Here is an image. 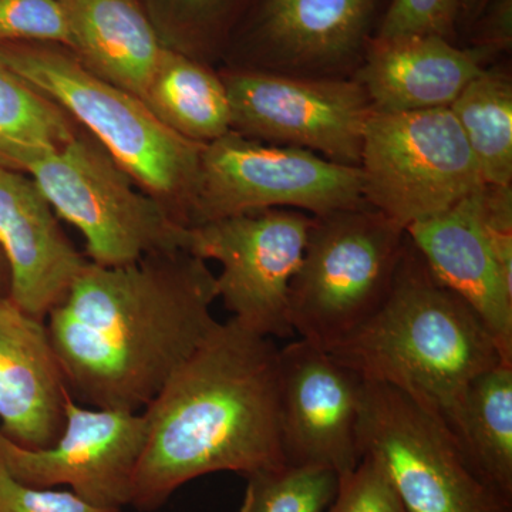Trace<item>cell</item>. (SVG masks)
I'll use <instances>...</instances> for the list:
<instances>
[{
	"instance_id": "obj_1",
	"label": "cell",
	"mask_w": 512,
	"mask_h": 512,
	"mask_svg": "<svg viewBox=\"0 0 512 512\" xmlns=\"http://www.w3.org/2000/svg\"><path fill=\"white\" fill-rule=\"evenodd\" d=\"M217 299L207 261L184 249L117 266L89 261L46 319L73 399L143 412L220 323Z\"/></svg>"
},
{
	"instance_id": "obj_2",
	"label": "cell",
	"mask_w": 512,
	"mask_h": 512,
	"mask_svg": "<svg viewBox=\"0 0 512 512\" xmlns=\"http://www.w3.org/2000/svg\"><path fill=\"white\" fill-rule=\"evenodd\" d=\"M147 440L130 505L156 511L207 474L286 464L279 349L237 319L218 323L143 410Z\"/></svg>"
},
{
	"instance_id": "obj_3",
	"label": "cell",
	"mask_w": 512,
	"mask_h": 512,
	"mask_svg": "<svg viewBox=\"0 0 512 512\" xmlns=\"http://www.w3.org/2000/svg\"><path fill=\"white\" fill-rule=\"evenodd\" d=\"M326 352L366 382L409 394L446 423L477 376L512 365L473 308L431 274L409 237L382 305Z\"/></svg>"
},
{
	"instance_id": "obj_4",
	"label": "cell",
	"mask_w": 512,
	"mask_h": 512,
	"mask_svg": "<svg viewBox=\"0 0 512 512\" xmlns=\"http://www.w3.org/2000/svg\"><path fill=\"white\" fill-rule=\"evenodd\" d=\"M0 62L55 101L134 181L190 227L205 146L178 136L137 96L87 69L53 43L0 46Z\"/></svg>"
},
{
	"instance_id": "obj_5",
	"label": "cell",
	"mask_w": 512,
	"mask_h": 512,
	"mask_svg": "<svg viewBox=\"0 0 512 512\" xmlns=\"http://www.w3.org/2000/svg\"><path fill=\"white\" fill-rule=\"evenodd\" d=\"M406 229L370 205L313 217L289 289V322L323 350L382 305L406 248Z\"/></svg>"
},
{
	"instance_id": "obj_6",
	"label": "cell",
	"mask_w": 512,
	"mask_h": 512,
	"mask_svg": "<svg viewBox=\"0 0 512 512\" xmlns=\"http://www.w3.org/2000/svg\"><path fill=\"white\" fill-rule=\"evenodd\" d=\"M57 217L86 241L93 264H130L148 254L183 249L184 225L87 131L59 150L36 158L25 171Z\"/></svg>"
},
{
	"instance_id": "obj_7",
	"label": "cell",
	"mask_w": 512,
	"mask_h": 512,
	"mask_svg": "<svg viewBox=\"0 0 512 512\" xmlns=\"http://www.w3.org/2000/svg\"><path fill=\"white\" fill-rule=\"evenodd\" d=\"M356 437L360 460L375 461L407 512H512L446 420L390 384L363 382Z\"/></svg>"
},
{
	"instance_id": "obj_8",
	"label": "cell",
	"mask_w": 512,
	"mask_h": 512,
	"mask_svg": "<svg viewBox=\"0 0 512 512\" xmlns=\"http://www.w3.org/2000/svg\"><path fill=\"white\" fill-rule=\"evenodd\" d=\"M359 168L366 204L404 229L450 210L485 185L450 107L373 110Z\"/></svg>"
},
{
	"instance_id": "obj_9",
	"label": "cell",
	"mask_w": 512,
	"mask_h": 512,
	"mask_svg": "<svg viewBox=\"0 0 512 512\" xmlns=\"http://www.w3.org/2000/svg\"><path fill=\"white\" fill-rule=\"evenodd\" d=\"M365 205L359 167L229 131L202 150L191 225L275 208L320 217Z\"/></svg>"
},
{
	"instance_id": "obj_10",
	"label": "cell",
	"mask_w": 512,
	"mask_h": 512,
	"mask_svg": "<svg viewBox=\"0 0 512 512\" xmlns=\"http://www.w3.org/2000/svg\"><path fill=\"white\" fill-rule=\"evenodd\" d=\"M312 215L264 210L185 228L183 249L217 261V296L245 328L266 338L293 335L289 289L305 254Z\"/></svg>"
},
{
	"instance_id": "obj_11",
	"label": "cell",
	"mask_w": 512,
	"mask_h": 512,
	"mask_svg": "<svg viewBox=\"0 0 512 512\" xmlns=\"http://www.w3.org/2000/svg\"><path fill=\"white\" fill-rule=\"evenodd\" d=\"M220 74L232 131L359 167L373 106L353 77H299L242 67H227Z\"/></svg>"
},
{
	"instance_id": "obj_12",
	"label": "cell",
	"mask_w": 512,
	"mask_h": 512,
	"mask_svg": "<svg viewBox=\"0 0 512 512\" xmlns=\"http://www.w3.org/2000/svg\"><path fill=\"white\" fill-rule=\"evenodd\" d=\"M389 0H255L225 57L242 69L350 79Z\"/></svg>"
},
{
	"instance_id": "obj_13",
	"label": "cell",
	"mask_w": 512,
	"mask_h": 512,
	"mask_svg": "<svg viewBox=\"0 0 512 512\" xmlns=\"http://www.w3.org/2000/svg\"><path fill=\"white\" fill-rule=\"evenodd\" d=\"M147 440L143 412L96 409L69 394L66 419L52 447L29 450L0 434V463L19 483L37 488L69 485L94 505H130L134 476Z\"/></svg>"
},
{
	"instance_id": "obj_14",
	"label": "cell",
	"mask_w": 512,
	"mask_h": 512,
	"mask_svg": "<svg viewBox=\"0 0 512 512\" xmlns=\"http://www.w3.org/2000/svg\"><path fill=\"white\" fill-rule=\"evenodd\" d=\"M279 382L286 464L329 468L340 477L355 470L365 380L326 350L299 339L279 349Z\"/></svg>"
},
{
	"instance_id": "obj_15",
	"label": "cell",
	"mask_w": 512,
	"mask_h": 512,
	"mask_svg": "<svg viewBox=\"0 0 512 512\" xmlns=\"http://www.w3.org/2000/svg\"><path fill=\"white\" fill-rule=\"evenodd\" d=\"M0 251L9 269L10 301L45 322L89 264L32 178L3 165Z\"/></svg>"
},
{
	"instance_id": "obj_16",
	"label": "cell",
	"mask_w": 512,
	"mask_h": 512,
	"mask_svg": "<svg viewBox=\"0 0 512 512\" xmlns=\"http://www.w3.org/2000/svg\"><path fill=\"white\" fill-rule=\"evenodd\" d=\"M478 191L436 217L414 222L406 234L431 274L473 308L512 363V271L494 251Z\"/></svg>"
},
{
	"instance_id": "obj_17",
	"label": "cell",
	"mask_w": 512,
	"mask_h": 512,
	"mask_svg": "<svg viewBox=\"0 0 512 512\" xmlns=\"http://www.w3.org/2000/svg\"><path fill=\"white\" fill-rule=\"evenodd\" d=\"M69 394L45 320L0 302V434L29 450L52 447Z\"/></svg>"
},
{
	"instance_id": "obj_18",
	"label": "cell",
	"mask_w": 512,
	"mask_h": 512,
	"mask_svg": "<svg viewBox=\"0 0 512 512\" xmlns=\"http://www.w3.org/2000/svg\"><path fill=\"white\" fill-rule=\"evenodd\" d=\"M491 63L481 50L443 37H375L353 79L380 113L448 109Z\"/></svg>"
},
{
	"instance_id": "obj_19",
	"label": "cell",
	"mask_w": 512,
	"mask_h": 512,
	"mask_svg": "<svg viewBox=\"0 0 512 512\" xmlns=\"http://www.w3.org/2000/svg\"><path fill=\"white\" fill-rule=\"evenodd\" d=\"M72 52L97 76L141 100L163 43L143 0H59Z\"/></svg>"
},
{
	"instance_id": "obj_20",
	"label": "cell",
	"mask_w": 512,
	"mask_h": 512,
	"mask_svg": "<svg viewBox=\"0 0 512 512\" xmlns=\"http://www.w3.org/2000/svg\"><path fill=\"white\" fill-rule=\"evenodd\" d=\"M141 101L165 127L192 143L207 144L231 130V106L220 72L164 47Z\"/></svg>"
},
{
	"instance_id": "obj_21",
	"label": "cell",
	"mask_w": 512,
	"mask_h": 512,
	"mask_svg": "<svg viewBox=\"0 0 512 512\" xmlns=\"http://www.w3.org/2000/svg\"><path fill=\"white\" fill-rule=\"evenodd\" d=\"M447 424L478 476L512 503V365L477 376Z\"/></svg>"
},
{
	"instance_id": "obj_22",
	"label": "cell",
	"mask_w": 512,
	"mask_h": 512,
	"mask_svg": "<svg viewBox=\"0 0 512 512\" xmlns=\"http://www.w3.org/2000/svg\"><path fill=\"white\" fill-rule=\"evenodd\" d=\"M485 184H512V77L491 63L450 106Z\"/></svg>"
},
{
	"instance_id": "obj_23",
	"label": "cell",
	"mask_w": 512,
	"mask_h": 512,
	"mask_svg": "<svg viewBox=\"0 0 512 512\" xmlns=\"http://www.w3.org/2000/svg\"><path fill=\"white\" fill-rule=\"evenodd\" d=\"M79 130L55 101L0 62V165L25 171L36 158L69 143Z\"/></svg>"
},
{
	"instance_id": "obj_24",
	"label": "cell",
	"mask_w": 512,
	"mask_h": 512,
	"mask_svg": "<svg viewBox=\"0 0 512 512\" xmlns=\"http://www.w3.org/2000/svg\"><path fill=\"white\" fill-rule=\"evenodd\" d=\"M255 0H143L167 49L210 64L225 57Z\"/></svg>"
},
{
	"instance_id": "obj_25",
	"label": "cell",
	"mask_w": 512,
	"mask_h": 512,
	"mask_svg": "<svg viewBox=\"0 0 512 512\" xmlns=\"http://www.w3.org/2000/svg\"><path fill=\"white\" fill-rule=\"evenodd\" d=\"M238 512H326L338 495L340 476L329 468L284 466L255 471Z\"/></svg>"
},
{
	"instance_id": "obj_26",
	"label": "cell",
	"mask_w": 512,
	"mask_h": 512,
	"mask_svg": "<svg viewBox=\"0 0 512 512\" xmlns=\"http://www.w3.org/2000/svg\"><path fill=\"white\" fill-rule=\"evenodd\" d=\"M10 43H53L72 50L59 0H0V46Z\"/></svg>"
},
{
	"instance_id": "obj_27",
	"label": "cell",
	"mask_w": 512,
	"mask_h": 512,
	"mask_svg": "<svg viewBox=\"0 0 512 512\" xmlns=\"http://www.w3.org/2000/svg\"><path fill=\"white\" fill-rule=\"evenodd\" d=\"M461 0H389L376 39L437 36L457 43Z\"/></svg>"
},
{
	"instance_id": "obj_28",
	"label": "cell",
	"mask_w": 512,
	"mask_h": 512,
	"mask_svg": "<svg viewBox=\"0 0 512 512\" xmlns=\"http://www.w3.org/2000/svg\"><path fill=\"white\" fill-rule=\"evenodd\" d=\"M326 512H407L383 471L369 457L340 477L338 495Z\"/></svg>"
},
{
	"instance_id": "obj_29",
	"label": "cell",
	"mask_w": 512,
	"mask_h": 512,
	"mask_svg": "<svg viewBox=\"0 0 512 512\" xmlns=\"http://www.w3.org/2000/svg\"><path fill=\"white\" fill-rule=\"evenodd\" d=\"M0 512H123L100 507L72 490L30 487L15 480L0 463Z\"/></svg>"
},
{
	"instance_id": "obj_30",
	"label": "cell",
	"mask_w": 512,
	"mask_h": 512,
	"mask_svg": "<svg viewBox=\"0 0 512 512\" xmlns=\"http://www.w3.org/2000/svg\"><path fill=\"white\" fill-rule=\"evenodd\" d=\"M468 47L495 60L510 55L512 47V0H491L467 30Z\"/></svg>"
},
{
	"instance_id": "obj_31",
	"label": "cell",
	"mask_w": 512,
	"mask_h": 512,
	"mask_svg": "<svg viewBox=\"0 0 512 512\" xmlns=\"http://www.w3.org/2000/svg\"><path fill=\"white\" fill-rule=\"evenodd\" d=\"M490 2L491 0H461L458 30H466L467 32Z\"/></svg>"
},
{
	"instance_id": "obj_32",
	"label": "cell",
	"mask_w": 512,
	"mask_h": 512,
	"mask_svg": "<svg viewBox=\"0 0 512 512\" xmlns=\"http://www.w3.org/2000/svg\"><path fill=\"white\" fill-rule=\"evenodd\" d=\"M10 295V278L9 269L6 265L5 256L0 251V302L9 299Z\"/></svg>"
}]
</instances>
